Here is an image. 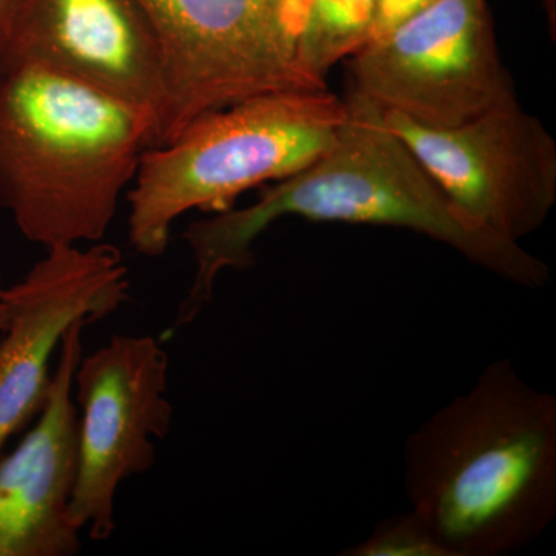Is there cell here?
<instances>
[{
    "label": "cell",
    "instance_id": "obj_1",
    "mask_svg": "<svg viewBox=\"0 0 556 556\" xmlns=\"http://www.w3.org/2000/svg\"><path fill=\"white\" fill-rule=\"evenodd\" d=\"M345 118L327 152L295 174L270 182L247 207L215 212L185 230L195 273L169 334L193 324L214 299L223 270L254 265V244L285 217L311 222L393 226L455 249L468 262L508 283L540 289L552 280L543 260L479 228L439 188L382 109L351 90Z\"/></svg>",
    "mask_w": 556,
    "mask_h": 556
},
{
    "label": "cell",
    "instance_id": "obj_2",
    "mask_svg": "<svg viewBox=\"0 0 556 556\" xmlns=\"http://www.w3.org/2000/svg\"><path fill=\"white\" fill-rule=\"evenodd\" d=\"M405 489L452 556H503L556 517V397L508 358L409 434Z\"/></svg>",
    "mask_w": 556,
    "mask_h": 556
},
{
    "label": "cell",
    "instance_id": "obj_3",
    "mask_svg": "<svg viewBox=\"0 0 556 556\" xmlns=\"http://www.w3.org/2000/svg\"><path fill=\"white\" fill-rule=\"evenodd\" d=\"M155 123L50 70L0 73V207L43 249L104 239Z\"/></svg>",
    "mask_w": 556,
    "mask_h": 556
},
{
    "label": "cell",
    "instance_id": "obj_4",
    "mask_svg": "<svg viewBox=\"0 0 556 556\" xmlns=\"http://www.w3.org/2000/svg\"><path fill=\"white\" fill-rule=\"evenodd\" d=\"M345 118L328 89L255 94L190 121L142 153L130 186L129 240L160 257L189 211L223 212L241 193L295 174L327 152Z\"/></svg>",
    "mask_w": 556,
    "mask_h": 556
},
{
    "label": "cell",
    "instance_id": "obj_5",
    "mask_svg": "<svg viewBox=\"0 0 556 556\" xmlns=\"http://www.w3.org/2000/svg\"><path fill=\"white\" fill-rule=\"evenodd\" d=\"M166 72L153 148L199 116L269 91L328 89L299 65L285 0H138Z\"/></svg>",
    "mask_w": 556,
    "mask_h": 556
},
{
    "label": "cell",
    "instance_id": "obj_6",
    "mask_svg": "<svg viewBox=\"0 0 556 556\" xmlns=\"http://www.w3.org/2000/svg\"><path fill=\"white\" fill-rule=\"evenodd\" d=\"M350 70L351 90L434 129L517 100L485 0H437L369 39Z\"/></svg>",
    "mask_w": 556,
    "mask_h": 556
},
{
    "label": "cell",
    "instance_id": "obj_7",
    "mask_svg": "<svg viewBox=\"0 0 556 556\" xmlns=\"http://www.w3.org/2000/svg\"><path fill=\"white\" fill-rule=\"evenodd\" d=\"M169 356L152 336L115 334L73 375L79 405L78 473L70 519L93 541L116 529L119 485L155 466V441L169 434Z\"/></svg>",
    "mask_w": 556,
    "mask_h": 556
},
{
    "label": "cell",
    "instance_id": "obj_8",
    "mask_svg": "<svg viewBox=\"0 0 556 556\" xmlns=\"http://www.w3.org/2000/svg\"><path fill=\"white\" fill-rule=\"evenodd\" d=\"M383 115L453 206L479 228L521 243L546 223L556 204V142L518 100L448 129Z\"/></svg>",
    "mask_w": 556,
    "mask_h": 556
},
{
    "label": "cell",
    "instance_id": "obj_9",
    "mask_svg": "<svg viewBox=\"0 0 556 556\" xmlns=\"http://www.w3.org/2000/svg\"><path fill=\"white\" fill-rule=\"evenodd\" d=\"M129 269L112 244L54 247L13 287L0 332V455L49 396L53 356L68 328L100 321L129 302Z\"/></svg>",
    "mask_w": 556,
    "mask_h": 556
},
{
    "label": "cell",
    "instance_id": "obj_10",
    "mask_svg": "<svg viewBox=\"0 0 556 556\" xmlns=\"http://www.w3.org/2000/svg\"><path fill=\"white\" fill-rule=\"evenodd\" d=\"M21 65L50 70L144 110L156 139L166 72L138 0H22L0 51V73Z\"/></svg>",
    "mask_w": 556,
    "mask_h": 556
},
{
    "label": "cell",
    "instance_id": "obj_11",
    "mask_svg": "<svg viewBox=\"0 0 556 556\" xmlns=\"http://www.w3.org/2000/svg\"><path fill=\"white\" fill-rule=\"evenodd\" d=\"M87 325L79 320L68 328L35 427L13 452L0 455V556H75L83 548L70 503L79 444L73 375Z\"/></svg>",
    "mask_w": 556,
    "mask_h": 556
},
{
    "label": "cell",
    "instance_id": "obj_12",
    "mask_svg": "<svg viewBox=\"0 0 556 556\" xmlns=\"http://www.w3.org/2000/svg\"><path fill=\"white\" fill-rule=\"evenodd\" d=\"M285 11L300 67L327 86L332 67L375 35L379 0H285Z\"/></svg>",
    "mask_w": 556,
    "mask_h": 556
},
{
    "label": "cell",
    "instance_id": "obj_13",
    "mask_svg": "<svg viewBox=\"0 0 556 556\" xmlns=\"http://www.w3.org/2000/svg\"><path fill=\"white\" fill-rule=\"evenodd\" d=\"M340 556H452L416 510L379 521L371 533Z\"/></svg>",
    "mask_w": 556,
    "mask_h": 556
},
{
    "label": "cell",
    "instance_id": "obj_14",
    "mask_svg": "<svg viewBox=\"0 0 556 556\" xmlns=\"http://www.w3.org/2000/svg\"><path fill=\"white\" fill-rule=\"evenodd\" d=\"M433 2L437 0H379L378 21L372 38L390 30L399 22L407 20Z\"/></svg>",
    "mask_w": 556,
    "mask_h": 556
},
{
    "label": "cell",
    "instance_id": "obj_15",
    "mask_svg": "<svg viewBox=\"0 0 556 556\" xmlns=\"http://www.w3.org/2000/svg\"><path fill=\"white\" fill-rule=\"evenodd\" d=\"M22 0H0V51L5 46L7 36H9L11 24H13L14 14L20 9Z\"/></svg>",
    "mask_w": 556,
    "mask_h": 556
},
{
    "label": "cell",
    "instance_id": "obj_16",
    "mask_svg": "<svg viewBox=\"0 0 556 556\" xmlns=\"http://www.w3.org/2000/svg\"><path fill=\"white\" fill-rule=\"evenodd\" d=\"M10 320V309L9 305H7L5 299H3V287L2 280H0V332L7 328Z\"/></svg>",
    "mask_w": 556,
    "mask_h": 556
}]
</instances>
